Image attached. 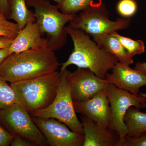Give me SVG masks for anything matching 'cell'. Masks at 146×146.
<instances>
[{"instance_id": "7", "label": "cell", "mask_w": 146, "mask_h": 146, "mask_svg": "<svg viewBox=\"0 0 146 146\" xmlns=\"http://www.w3.org/2000/svg\"><path fill=\"white\" fill-rule=\"evenodd\" d=\"M0 125L9 133L21 136L35 146L48 145L29 112L17 104L0 109Z\"/></svg>"}, {"instance_id": "6", "label": "cell", "mask_w": 146, "mask_h": 146, "mask_svg": "<svg viewBox=\"0 0 146 146\" xmlns=\"http://www.w3.org/2000/svg\"><path fill=\"white\" fill-rule=\"evenodd\" d=\"M109 12L104 3L82 11L70 22L69 26L80 29L93 37L96 41L112 32L127 29L130 18H119L116 21L109 19Z\"/></svg>"}, {"instance_id": "10", "label": "cell", "mask_w": 146, "mask_h": 146, "mask_svg": "<svg viewBox=\"0 0 146 146\" xmlns=\"http://www.w3.org/2000/svg\"><path fill=\"white\" fill-rule=\"evenodd\" d=\"M68 80L70 84L73 101H83L90 99L107 87L109 82L97 76L86 68H78L70 72Z\"/></svg>"}, {"instance_id": "9", "label": "cell", "mask_w": 146, "mask_h": 146, "mask_svg": "<svg viewBox=\"0 0 146 146\" xmlns=\"http://www.w3.org/2000/svg\"><path fill=\"white\" fill-rule=\"evenodd\" d=\"M32 118L49 145L83 146L84 135L73 131L64 123L54 118Z\"/></svg>"}, {"instance_id": "8", "label": "cell", "mask_w": 146, "mask_h": 146, "mask_svg": "<svg viewBox=\"0 0 146 146\" xmlns=\"http://www.w3.org/2000/svg\"><path fill=\"white\" fill-rule=\"evenodd\" d=\"M106 89L111 110L110 127L119 134L121 146H122L128 134L127 127L124 121L125 115L131 106L140 110L145 108L146 98L139 94L135 95L119 89L112 84L109 83Z\"/></svg>"}, {"instance_id": "1", "label": "cell", "mask_w": 146, "mask_h": 146, "mask_svg": "<svg viewBox=\"0 0 146 146\" xmlns=\"http://www.w3.org/2000/svg\"><path fill=\"white\" fill-rule=\"evenodd\" d=\"M54 52L45 47L11 54L0 65V77L12 83L54 72L59 65Z\"/></svg>"}, {"instance_id": "16", "label": "cell", "mask_w": 146, "mask_h": 146, "mask_svg": "<svg viewBox=\"0 0 146 146\" xmlns=\"http://www.w3.org/2000/svg\"><path fill=\"white\" fill-rule=\"evenodd\" d=\"M94 42L103 50L113 55L120 63L129 65L133 63L132 58L124 47L117 39L111 35H107Z\"/></svg>"}, {"instance_id": "28", "label": "cell", "mask_w": 146, "mask_h": 146, "mask_svg": "<svg viewBox=\"0 0 146 146\" xmlns=\"http://www.w3.org/2000/svg\"><path fill=\"white\" fill-rule=\"evenodd\" d=\"M9 48L0 49V65L3 61L10 55Z\"/></svg>"}, {"instance_id": "24", "label": "cell", "mask_w": 146, "mask_h": 146, "mask_svg": "<svg viewBox=\"0 0 146 146\" xmlns=\"http://www.w3.org/2000/svg\"><path fill=\"white\" fill-rule=\"evenodd\" d=\"M13 136L0 125V146L10 145Z\"/></svg>"}, {"instance_id": "26", "label": "cell", "mask_w": 146, "mask_h": 146, "mask_svg": "<svg viewBox=\"0 0 146 146\" xmlns=\"http://www.w3.org/2000/svg\"><path fill=\"white\" fill-rule=\"evenodd\" d=\"M13 39L4 36H0V49L8 48L13 42Z\"/></svg>"}, {"instance_id": "22", "label": "cell", "mask_w": 146, "mask_h": 146, "mask_svg": "<svg viewBox=\"0 0 146 146\" xmlns=\"http://www.w3.org/2000/svg\"><path fill=\"white\" fill-rule=\"evenodd\" d=\"M137 9V3L134 0H120L117 5L118 13L125 17L133 16Z\"/></svg>"}, {"instance_id": "13", "label": "cell", "mask_w": 146, "mask_h": 146, "mask_svg": "<svg viewBox=\"0 0 146 146\" xmlns=\"http://www.w3.org/2000/svg\"><path fill=\"white\" fill-rule=\"evenodd\" d=\"M83 146H121L119 134L110 127H103L82 115Z\"/></svg>"}, {"instance_id": "19", "label": "cell", "mask_w": 146, "mask_h": 146, "mask_svg": "<svg viewBox=\"0 0 146 146\" xmlns=\"http://www.w3.org/2000/svg\"><path fill=\"white\" fill-rule=\"evenodd\" d=\"M110 34L119 40L131 57L133 58L135 55L142 54L145 52V44L142 40H134L122 36L116 31L112 32Z\"/></svg>"}, {"instance_id": "15", "label": "cell", "mask_w": 146, "mask_h": 146, "mask_svg": "<svg viewBox=\"0 0 146 146\" xmlns=\"http://www.w3.org/2000/svg\"><path fill=\"white\" fill-rule=\"evenodd\" d=\"M8 11L6 18L16 22L20 30L31 21L36 22L34 12L29 9L26 0H8Z\"/></svg>"}, {"instance_id": "4", "label": "cell", "mask_w": 146, "mask_h": 146, "mask_svg": "<svg viewBox=\"0 0 146 146\" xmlns=\"http://www.w3.org/2000/svg\"><path fill=\"white\" fill-rule=\"evenodd\" d=\"M28 7L34 9L36 22L42 36L48 42V47L55 51L60 50L67 42L65 25L74 19L76 15H68L60 12L56 5H52L49 0H26Z\"/></svg>"}, {"instance_id": "3", "label": "cell", "mask_w": 146, "mask_h": 146, "mask_svg": "<svg viewBox=\"0 0 146 146\" xmlns=\"http://www.w3.org/2000/svg\"><path fill=\"white\" fill-rule=\"evenodd\" d=\"M60 80L57 71L35 78L10 83L16 104L30 114L46 108L56 96Z\"/></svg>"}, {"instance_id": "29", "label": "cell", "mask_w": 146, "mask_h": 146, "mask_svg": "<svg viewBox=\"0 0 146 146\" xmlns=\"http://www.w3.org/2000/svg\"><path fill=\"white\" fill-rule=\"evenodd\" d=\"M134 69L146 74V62H139L136 63Z\"/></svg>"}, {"instance_id": "2", "label": "cell", "mask_w": 146, "mask_h": 146, "mask_svg": "<svg viewBox=\"0 0 146 146\" xmlns=\"http://www.w3.org/2000/svg\"><path fill=\"white\" fill-rule=\"evenodd\" d=\"M65 30L72 40L74 48L68 60L62 64L60 71L74 65L78 68L89 69L100 78L106 79L108 72L119 62L118 59L99 47L82 30L69 25Z\"/></svg>"}, {"instance_id": "14", "label": "cell", "mask_w": 146, "mask_h": 146, "mask_svg": "<svg viewBox=\"0 0 146 146\" xmlns=\"http://www.w3.org/2000/svg\"><path fill=\"white\" fill-rule=\"evenodd\" d=\"M45 47H48L46 39L42 36L36 22L31 21L19 31L9 50L11 54Z\"/></svg>"}, {"instance_id": "18", "label": "cell", "mask_w": 146, "mask_h": 146, "mask_svg": "<svg viewBox=\"0 0 146 146\" xmlns=\"http://www.w3.org/2000/svg\"><path fill=\"white\" fill-rule=\"evenodd\" d=\"M102 3V0H63L56 5L62 13L68 15H76L79 11L99 5Z\"/></svg>"}, {"instance_id": "25", "label": "cell", "mask_w": 146, "mask_h": 146, "mask_svg": "<svg viewBox=\"0 0 146 146\" xmlns=\"http://www.w3.org/2000/svg\"><path fill=\"white\" fill-rule=\"evenodd\" d=\"M10 145L11 146H35L34 143L18 136L14 135Z\"/></svg>"}, {"instance_id": "17", "label": "cell", "mask_w": 146, "mask_h": 146, "mask_svg": "<svg viewBox=\"0 0 146 146\" xmlns=\"http://www.w3.org/2000/svg\"><path fill=\"white\" fill-rule=\"evenodd\" d=\"M129 136H136L146 132V113L134 107H129L124 117Z\"/></svg>"}, {"instance_id": "11", "label": "cell", "mask_w": 146, "mask_h": 146, "mask_svg": "<svg viewBox=\"0 0 146 146\" xmlns=\"http://www.w3.org/2000/svg\"><path fill=\"white\" fill-rule=\"evenodd\" d=\"M76 112L80 113L103 127H110L111 110L106 88L90 99L74 102Z\"/></svg>"}, {"instance_id": "23", "label": "cell", "mask_w": 146, "mask_h": 146, "mask_svg": "<svg viewBox=\"0 0 146 146\" xmlns=\"http://www.w3.org/2000/svg\"><path fill=\"white\" fill-rule=\"evenodd\" d=\"M122 146H146V132L134 137L127 136Z\"/></svg>"}, {"instance_id": "31", "label": "cell", "mask_w": 146, "mask_h": 146, "mask_svg": "<svg viewBox=\"0 0 146 146\" xmlns=\"http://www.w3.org/2000/svg\"><path fill=\"white\" fill-rule=\"evenodd\" d=\"M52 1H54L55 2L57 3L58 4L61 2L63 0H52Z\"/></svg>"}, {"instance_id": "5", "label": "cell", "mask_w": 146, "mask_h": 146, "mask_svg": "<svg viewBox=\"0 0 146 146\" xmlns=\"http://www.w3.org/2000/svg\"><path fill=\"white\" fill-rule=\"evenodd\" d=\"M70 71L65 69L60 72V80L56 96L48 107L30 114L32 117L43 119L54 118L68 126L73 131L84 135L83 126L79 120L68 80Z\"/></svg>"}, {"instance_id": "27", "label": "cell", "mask_w": 146, "mask_h": 146, "mask_svg": "<svg viewBox=\"0 0 146 146\" xmlns=\"http://www.w3.org/2000/svg\"><path fill=\"white\" fill-rule=\"evenodd\" d=\"M8 11V0H0V11L4 13L6 17Z\"/></svg>"}, {"instance_id": "21", "label": "cell", "mask_w": 146, "mask_h": 146, "mask_svg": "<svg viewBox=\"0 0 146 146\" xmlns=\"http://www.w3.org/2000/svg\"><path fill=\"white\" fill-rule=\"evenodd\" d=\"M20 30L17 24L8 21L5 14L0 11V36L14 39Z\"/></svg>"}, {"instance_id": "12", "label": "cell", "mask_w": 146, "mask_h": 146, "mask_svg": "<svg viewBox=\"0 0 146 146\" xmlns=\"http://www.w3.org/2000/svg\"><path fill=\"white\" fill-rule=\"evenodd\" d=\"M112 70V74H106V79L119 89L139 95L140 88L146 85V74L129 65L118 62Z\"/></svg>"}, {"instance_id": "30", "label": "cell", "mask_w": 146, "mask_h": 146, "mask_svg": "<svg viewBox=\"0 0 146 146\" xmlns=\"http://www.w3.org/2000/svg\"><path fill=\"white\" fill-rule=\"evenodd\" d=\"M139 94L141 95V96H142L145 97V98H146V93H143L140 92ZM145 108H146V104L145 106Z\"/></svg>"}, {"instance_id": "20", "label": "cell", "mask_w": 146, "mask_h": 146, "mask_svg": "<svg viewBox=\"0 0 146 146\" xmlns=\"http://www.w3.org/2000/svg\"><path fill=\"white\" fill-rule=\"evenodd\" d=\"M16 103L15 93L10 84L0 77V109Z\"/></svg>"}]
</instances>
